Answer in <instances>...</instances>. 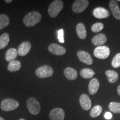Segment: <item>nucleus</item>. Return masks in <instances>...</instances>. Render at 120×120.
<instances>
[{"label": "nucleus", "instance_id": "obj_33", "mask_svg": "<svg viewBox=\"0 0 120 120\" xmlns=\"http://www.w3.org/2000/svg\"><path fill=\"white\" fill-rule=\"evenodd\" d=\"M0 120H5L4 118H2V117H0Z\"/></svg>", "mask_w": 120, "mask_h": 120}, {"label": "nucleus", "instance_id": "obj_15", "mask_svg": "<svg viewBox=\"0 0 120 120\" xmlns=\"http://www.w3.org/2000/svg\"><path fill=\"white\" fill-rule=\"evenodd\" d=\"M107 41V37L103 34H99L94 36L92 39V42L94 46H101Z\"/></svg>", "mask_w": 120, "mask_h": 120}, {"label": "nucleus", "instance_id": "obj_24", "mask_svg": "<svg viewBox=\"0 0 120 120\" xmlns=\"http://www.w3.org/2000/svg\"><path fill=\"white\" fill-rule=\"evenodd\" d=\"M102 111V108L100 105H96L92 108L90 113V116L92 118H96L98 116Z\"/></svg>", "mask_w": 120, "mask_h": 120}, {"label": "nucleus", "instance_id": "obj_27", "mask_svg": "<svg viewBox=\"0 0 120 120\" xmlns=\"http://www.w3.org/2000/svg\"><path fill=\"white\" fill-rule=\"evenodd\" d=\"M112 66L114 68H118L120 67V53L117 54L114 57L112 61Z\"/></svg>", "mask_w": 120, "mask_h": 120}, {"label": "nucleus", "instance_id": "obj_35", "mask_svg": "<svg viewBox=\"0 0 120 120\" xmlns=\"http://www.w3.org/2000/svg\"><path fill=\"white\" fill-rule=\"evenodd\" d=\"M118 2H120V0H118Z\"/></svg>", "mask_w": 120, "mask_h": 120}, {"label": "nucleus", "instance_id": "obj_17", "mask_svg": "<svg viewBox=\"0 0 120 120\" xmlns=\"http://www.w3.org/2000/svg\"><path fill=\"white\" fill-rule=\"evenodd\" d=\"M64 75L69 80H75L77 77V72L71 67H66L64 70Z\"/></svg>", "mask_w": 120, "mask_h": 120}, {"label": "nucleus", "instance_id": "obj_25", "mask_svg": "<svg viewBox=\"0 0 120 120\" xmlns=\"http://www.w3.org/2000/svg\"><path fill=\"white\" fill-rule=\"evenodd\" d=\"M10 23V19L6 15H0V30L7 27Z\"/></svg>", "mask_w": 120, "mask_h": 120}, {"label": "nucleus", "instance_id": "obj_3", "mask_svg": "<svg viewBox=\"0 0 120 120\" xmlns=\"http://www.w3.org/2000/svg\"><path fill=\"white\" fill-rule=\"evenodd\" d=\"M26 104L30 113L33 115H37L40 113L41 106L37 99L34 97H30L27 100Z\"/></svg>", "mask_w": 120, "mask_h": 120}, {"label": "nucleus", "instance_id": "obj_21", "mask_svg": "<svg viewBox=\"0 0 120 120\" xmlns=\"http://www.w3.org/2000/svg\"><path fill=\"white\" fill-rule=\"evenodd\" d=\"M21 67V64L19 61H15L9 63L7 70L10 72H16L19 71Z\"/></svg>", "mask_w": 120, "mask_h": 120}, {"label": "nucleus", "instance_id": "obj_32", "mask_svg": "<svg viewBox=\"0 0 120 120\" xmlns=\"http://www.w3.org/2000/svg\"><path fill=\"white\" fill-rule=\"evenodd\" d=\"M4 2L7 3V4H10V3L12 2V0H5V1H4Z\"/></svg>", "mask_w": 120, "mask_h": 120}, {"label": "nucleus", "instance_id": "obj_12", "mask_svg": "<svg viewBox=\"0 0 120 120\" xmlns=\"http://www.w3.org/2000/svg\"><path fill=\"white\" fill-rule=\"evenodd\" d=\"M79 101L81 106L84 110L88 111L91 108L92 103L87 94H82L79 97Z\"/></svg>", "mask_w": 120, "mask_h": 120}, {"label": "nucleus", "instance_id": "obj_8", "mask_svg": "<svg viewBox=\"0 0 120 120\" xmlns=\"http://www.w3.org/2000/svg\"><path fill=\"white\" fill-rule=\"evenodd\" d=\"M65 117L64 110L61 108H55L49 113L50 120H64Z\"/></svg>", "mask_w": 120, "mask_h": 120}, {"label": "nucleus", "instance_id": "obj_16", "mask_svg": "<svg viewBox=\"0 0 120 120\" xmlns=\"http://www.w3.org/2000/svg\"><path fill=\"white\" fill-rule=\"evenodd\" d=\"M100 87V82L97 79H93L90 81L88 85L89 93L92 95L96 94Z\"/></svg>", "mask_w": 120, "mask_h": 120}, {"label": "nucleus", "instance_id": "obj_19", "mask_svg": "<svg viewBox=\"0 0 120 120\" xmlns=\"http://www.w3.org/2000/svg\"><path fill=\"white\" fill-rule=\"evenodd\" d=\"M76 32L78 37L82 40H85L87 37V31L85 25L82 23H79L76 26Z\"/></svg>", "mask_w": 120, "mask_h": 120}, {"label": "nucleus", "instance_id": "obj_1", "mask_svg": "<svg viewBox=\"0 0 120 120\" xmlns=\"http://www.w3.org/2000/svg\"><path fill=\"white\" fill-rule=\"evenodd\" d=\"M41 15L37 11L29 12L23 18V22L26 27H33L38 23L41 19Z\"/></svg>", "mask_w": 120, "mask_h": 120}, {"label": "nucleus", "instance_id": "obj_2", "mask_svg": "<svg viewBox=\"0 0 120 120\" xmlns=\"http://www.w3.org/2000/svg\"><path fill=\"white\" fill-rule=\"evenodd\" d=\"M64 7V3L60 0H56L51 2L48 8V13L51 17L55 18L58 16Z\"/></svg>", "mask_w": 120, "mask_h": 120}, {"label": "nucleus", "instance_id": "obj_10", "mask_svg": "<svg viewBox=\"0 0 120 120\" xmlns=\"http://www.w3.org/2000/svg\"><path fill=\"white\" fill-rule=\"evenodd\" d=\"M77 56L81 62L88 65H91L92 64L93 60L92 57L87 52L81 50L77 52Z\"/></svg>", "mask_w": 120, "mask_h": 120}, {"label": "nucleus", "instance_id": "obj_26", "mask_svg": "<svg viewBox=\"0 0 120 120\" xmlns=\"http://www.w3.org/2000/svg\"><path fill=\"white\" fill-rule=\"evenodd\" d=\"M109 109L111 111L115 113H120V103L112 102L109 103Z\"/></svg>", "mask_w": 120, "mask_h": 120}, {"label": "nucleus", "instance_id": "obj_23", "mask_svg": "<svg viewBox=\"0 0 120 120\" xmlns=\"http://www.w3.org/2000/svg\"><path fill=\"white\" fill-rule=\"evenodd\" d=\"M95 73L93 70L90 68H83L81 70L80 75L82 78L85 79H88L92 78Z\"/></svg>", "mask_w": 120, "mask_h": 120}, {"label": "nucleus", "instance_id": "obj_36", "mask_svg": "<svg viewBox=\"0 0 120 120\" xmlns=\"http://www.w3.org/2000/svg\"></svg>", "mask_w": 120, "mask_h": 120}, {"label": "nucleus", "instance_id": "obj_28", "mask_svg": "<svg viewBox=\"0 0 120 120\" xmlns=\"http://www.w3.org/2000/svg\"><path fill=\"white\" fill-rule=\"evenodd\" d=\"M103 27L104 26H103V23L97 22V23H94L92 25V27H91V30L94 32H100L101 30H102Z\"/></svg>", "mask_w": 120, "mask_h": 120}, {"label": "nucleus", "instance_id": "obj_34", "mask_svg": "<svg viewBox=\"0 0 120 120\" xmlns=\"http://www.w3.org/2000/svg\"><path fill=\"white\" fill-rule=\"evenodd\" d=\"M19 120H26L23 119V118H20V119H19Z\"/></svg>", "mask_w": 120, "mask_h": 120}, {"label": "nucleus", "instance_id": "obj_5", "mask_svg": "<svg viewBox=\"0 0 120 120\" xmlns=\"http://www.w3.org/2000/svg\"><path fill=\"white\" fill-rule=\"evenodd\" d=\"M36 75L37 77L42 78H47L52 76L53 73V70L49 65H43L38 67L36 70Z\"/></svg>", "mask_w": 120, "mask_h": 120}, {"label": "nucleus", "instance_id": "obj_6", "mask_svg": "<svg viewBox=\"0 0 120 120\" xmlns=\"http://www.w3.org/2000/svg\"><path fill=\"white\" fill-rule=\"evenodd\" d=\"M94 55L99 59H105L109 56L110 49L106 46H98L94 49Z\"/></svg>", "mask_w": 120, "mask_h": 120}, {"label": "nucleus", "instance_id": "obj_31", "mask_svg": "<svg viewBox=\"0 0 120 120\" xmlns=\"http://www.w3.org/2000/svg\"><path fill=\"white\" fill-rule=\"evenodd\" d=\"M117 93L118 94V95L120 96V85L118 86L117 87Z\"/></svg>", "mask_w": 120, "mask_h": 120}, {"label": "nucleus", "instance_id": "obj_29", "mask_svg": "<svg viewBox=\"0 0 120 120\" xmlns=\"http://www.w3.org/2000/svg\"><path fill=\"white\" fill-rule=\"evenodd\" d=\"M58 34H57V37L58 40L61 43H64V30L63 29H60L57 31Z\"/></svg>", "mask_w": 120, "mask_h": 120}, {"label": "nucleus", "instance_id": "obj_7", "mask_svg": "<svg viewBox=\"0 0 120 120\" xmlns=\"http://www.w3.org/2000/svg\"><path fill=\"white\" fill-rule=\"evenodd\" d=\"M89 4L87 0H77L72 4V11L76 13H80L85 11Z\"/></svg>", "mask_w": 120, "mask_h": 120}, {"label": "nucleus", "instance_id": "obj_13", "mask_svg": "<svg viewBox=\"0 0 120 120\" xmlns=\"http://www.w3.org/2000/svg\"><path fill=\"white\" fill-rule=\"evenodd\" d=\"M93 15L98 19H106L109 16V12L107 10L103 7H97L93 11Z\"/></svg>", "mask_w": 120, "mask_h": 120}, {"label": "nucleus", "instance_id": "obj_20", "mask_svg": "<svg viewBox=\"0 0 120 120\" xmlns=\"http://www.w3.org/2000/svg\"><path fill=\"white\" fill-rule=\"evenodd\" d=\"M107 78L109 83H113L118 80V75L116 72L112 71V70H107L105 72Z\"/></svg>", "mask_w": 120, "mask_h": 120}, {"label": "nucleus", "instance_id": "obj_11", "mask_svg": "<svg viewBox=\"0 0 120 120\" xmlns=\"http://www.w3.org/2000/svg\"><path fill=\"white\" fill-rule=\"evenodd\" d=\"M31 49V43L28 41L23 42L18 47V54L20 56H25L27 55Z\"/></svg>", "mask_w": 120, "mask_h": 120}, {"label": "nucleus", "instance_id": "obj_30", "mask_svg": "<svg viewBox=\"0 0 120 120\" xmlns=\"http://www.w3.org/2000/svg\"><path fill=\"white\" fill-rule=\"evenodd\" d=\"M104 117L106 118V120H111V118L112 117V115L111 113L109 112H107L105 113L104 115Z\"/></svg>", "mask_w": 120, "mask_h": 120}, {"label": "nucleus", "instance_id": "obj_14", "mask_svg": "<svg viewBox=\"0 0 120 120\" xmlns=\"http://www.w3.org/2000/svg\"><path fill=\"white\" fill-rule=\"evenodd\" d=\"M109 7L113 17L118 20L120 19V9L117 1L115 0L111 1L109 3Z\"/></svg>", "mask_w": 120, "mask_h": 120}, {"label": "nucleus", "instance_id": "obj_4", "mask_svg": "<svg viewBox=\"0 0 120 120\" xmlns=\"http://www.w3.org/2000/svg\"><path fill=\"white\" fill-rule=\"evenodd\" d=\"M19 106V102L12 98H6L1 103V108L4 111H11L17 109Z\"/></svg>", "mask_w": 120, "mask_h": 120}, {"label": "nucleus", "instance_id": "obj_18", "mask_svg": "<svg viewBox=\"0 0 120 120\" xmlns=\"http://www.w3.org/2000/svg\"><path fill=\"white\" fill-rule=\"evenodd\" d=\"M18 55V51L16 49L14 48H11L7 50L6 53L5 58L6 61L8 62H12L15 61Z\"/></svg>", "mask_w": 120, "mask_h": 120}, {"label": "nucleus", "instance_id": "obj_9", "mask_svg": "<svg viewBox=\"0 0 120 120\" xmlns=\"http://www.w3.org/2000/svg\"><path fill=\"white\" fill-rule=\"evenodd\" d=\"M48 49L49 52L57 56H61V55H64L66 52V49H65V48L56 43H51L49 45L48 47Z\"/></svg>", "mask_w": 120, "mask_h": 120}, {"label": "nucleus", "instance_id": "obj_22", "mask_svg": "<svg viewBox=\"0 0 120 120\" xmlns=\"http://www.w3.org/2000/svg\"><path fill=\"white\" fill-rule=\"evenodd\" d=\"M10 41V36L7 33H4L0 36V49L5 48Z\"/></svg>", "mask_w": 120, "mask_h": 120}]
</instances>
